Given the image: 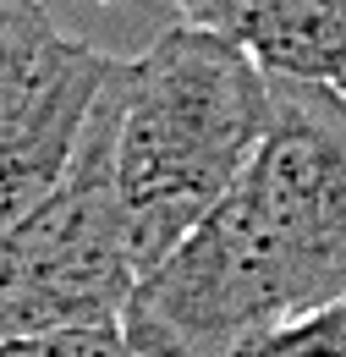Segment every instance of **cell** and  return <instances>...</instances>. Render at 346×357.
I'll return each instance as SVG.
<instances>
[{"mask_svg": "<svg viewBox=\"0 0 346 357\" xmlns=\"http://www.w3.org/2000/svg\"><path fill=\"white\" fill-rule=\"evenodd\" d=\"M269 72L236 39L187 17L127 61L116 181L137 269L160 264L242 181L269 132Z\"/></svg>", "mask_w": 346, "mask_h": 357, "instance_id": "1", "label": "cell"}, {"mask_svg": "<svg viewBox=\"0 0 346 357\" xmlns=\"http://www.w3.org/2000/svg\"><path fill=\"white\" fill-rule=\"evenodd\" d=\"M275 116L242 171L275 225L308 303L346 291V99L319 83L275 77Z\"/></svg>", "mask_w": 346, "mask_h": 357, "instance_id": "4", "label": "cell"}, {"mask_svg": "<svg viewBox=\"0 0 346 357\" xmlns=\"http://www.w3.org/2000/svg\"><path fill=\"white\" fill-rule=\"evenodd\" d=\"M66 33L39 0H0V121L17 110V99L33 89L44 61Z\"/></svg>", "mask_w": 346, "mask_h": 357, "instance_id": "7", "label": "cell"}, {"mask_svg": "<svg viewBox=\"0 0 346 357\" xmlns=\"http://www.w3.org/2000/svg\"><path fill=\"white\" fill-rule=\"evenodd\" d=\"M121 83L127 61L99 93L77 160L55 181V192L0 231V341L66 324H116L143 275L116 181Z\"/></svg>", "mask_w": 346, "mask_h": 357, "instance_id": "2", "label": "cell"}, {"mask_svg": "<svg viewBox=\"0 0 346 357\" xmlns=\"http://www.w3.org/2000/svg\"><path fill=\"white\" fill-rule=\"evenodd\" d=\"M116 66H121L116 55L66 33L55 55L44 61V72L33 77V89L0 121V231L55 192V181L77 160V143L99 110V93L110 89Z\"/></svg>", "mask_w": 346, "mask_h": 357, "instance_id": "5", "label": "cell"}, {"mask_svg": "<svg viewBox=\"0 0 346 357\" xmlns=\"http://www.w3.org/2000/svg\"><path fill=\"white\" fill-rule=\"evenodd\" d=\"M176 11L236 39L264 72L346 99V0H176Z\"/></svg>", "mask_w": 346, "mask_h": 357, "instance_id": "6", "label": "cell"}, {"mask_svg": "<svg viewBox=\"0 0 346 357\" xmlns=\"http://www.w3.org/2000/svg\"><path fill=\"white\" fill-rule=\"evenodd\" d=\"M0 357H149L137 352L116 324H66V330H39V335H11L0 341Z\"/></svg>", "mask_w": 346, "mask_h": 357, "instance_id": "9", "label": "cell"}, {"mask_svg": "<svg viewBox=\"0 0 346 357\" xmlns=\"http://www.w3.org/2000/svg\"><path fill=\"white\" fill-rule=\"evenodd\" d=\"M248 357H346V291L280 319Z\"/></svg>", "mask_w": 346, "mask_h": 357, "instance_id": "8", "label": "cell"}, {"mask_svg": "<svg viewBox=\"0 0 346 357\" xmlns=\"http://www.w3.org/2000/svg\"><path fill=\"white\" fill-rule=\"evenodd\" d=\"M297 308L313 303L242 176L160 264L137 275L121 330L149 357H248Z\"/></svg>", "mask_w": 346, "mask_h": 357, "instance_id": "3", "label": "cell"}]
</instances>
